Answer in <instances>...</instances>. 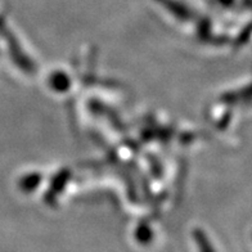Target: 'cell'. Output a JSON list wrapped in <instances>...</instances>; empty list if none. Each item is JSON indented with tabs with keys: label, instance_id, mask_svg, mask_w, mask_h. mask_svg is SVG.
<instances>
[{
	"label": "cell",
	"instance_id": "1",
	"mask_svg": "<svg viewBox=\"0 0 252 252\" xmlns=\"http://www.w3.org/2000/svg\"><path fill=\"white\" fill-rule=\"evenodd\" d=\"M196 239L201 252H215V250H214L213 246L210 245L209 239L206 238L203 232H196Z\"/></svg>",
	"mask_w": 252,
	"mask_h": 252
}]
</instances>
